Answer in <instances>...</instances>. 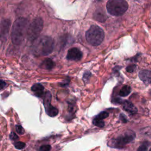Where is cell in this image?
<instances>
[{"mask_svg":"<svg viewBox=\"0 0 151 151\" xmlns=\"http://www.w3.org/2000/svg\"><path fill=\"white\" fill-rule=\"evenodd\" d=\"M54 47V42L51 37L41 36L33 41L31 50L35 55L46 56L52 52Z\"/></svg>","mask_w":151,"mask_h":151,"instance_id":"6da1fadb","label":"cell"},{"mask_svg":"<svg viewBox=\"0 0 151 151\" xmlns=\"http://www.w3.org/2000/svg\"><path fill=\"white\" fill-rule=\"evenodd\" d=\"M28 20L26 18L21 17L17 19L13 24L11 31V40L15 45H19L27 36L28 28Z\"/></svg>","mask_w":151,"mask_h":151,"instance_id":"7a4b0ae2","label":"cell"},{"mask_svg":"<svg viewBox=\"0 0 151 151\" xmlns=\"http://www.w3.org/2000/svg\"><path fill=\"white\" fill-rule=\"evenodd\" d=\"M135 133L132 130H127L120 134L116 137L110 140L108 145L110 147L122 149L130 142L135 138Z\"/></svg>","mask_w":151,"mask_h":151,"instance_id":"3957f363","label":"cell"},{"mask_svg":"<svg viewBox=\"0 0 151 151\" xmlns=\"http://www.w3.org/2000/svg\"><path fill=\"white\" fill-rule=\"evenodd\" d=\"M87 41L93 46L100 45L104 38L103 30L97 25H91L86 32Z\"/></svg>","mask_w":151,"mask_h":151,"instance_id":"277c9868","label":"cell"},{"mask_svg":"<svg viewBox=\"0 0 151 151\" xmlns=\"http://www.w3.org/2000/svg\"><path fill=\"white\" fill-rule=\"evenodd\" d=\"M127 8L128 4L124 0H109L106 4L108 13L116 17L122 15Z\"/></svg>","mask_w":151,"mask_h":151,"instance_id":"5b68a950","label":"cell"},{"mask_svg":"<svg viewBox=\"0 0 151 151\" xmlns=\"http://www.w3.org/2000/svg\"><path fill=\"white\" fill-rule=\"evenodd\" d=\"M43 28V21L40 18H35L28 25L27 37L29 41H34L40 35Z\"/></svg>","mask_w":151,"mask_h":151,"instance_id":"8992f818","label":"cell"},{"mask_svg":"<svg viewBox=\"0 0 151 151\" xmlns=\"http://www.w3.org/2000/svg\"><path fill=\"white\" fill-rule=\"evenodd\" d=\"M11 22L8 19H4L1 24V31H0V39L2 41H5L9 34L10 29Z\"/></svg>","mask_w":151,"mask_h":151,"instance_id":"52a82bcc","label":"cell"},{"mask_svg":"<svg viewBox=\"0 0 151 151\" xmlns=\"http://www.w3.org/2000/svg\"><path fill=\"white\" fill-rule=\"evenodd\" d=\"M83 53L82 52L77 48L74 47L68 50L66 58L68 60L70 61H78L82 58Z\"/></svg>","mask_w":151,"mask_h":151,"instance_id":"ba28073f","label":"cell"},{"mask_svg":"<svg viewBox=\"0 0 151 151\" xmlns=\"http://www.w3.org/2000/svg\"><path fill=\"white\" fill-rule=\"evenodd\" d=\"M140 79L146 85L151 83V71L147 70H142L139 72Z\"/></svg>","mask_w":151,"mask_h":151,"instance_id":"9c48e42d","label":"cell"},{"mask_svg":"<svg viewBox=\"0 0 151 151\" xmlns=\"http://www.w3.org/2000/svg\"><path fill=\"white\" fill-rule=\"evenodd\" d=\"M122 106L123 109L125 111L132 114H134L137 111L136 107L131 102L127 100L123 101L122 103Z\"/></svg>","mask_w":151,"mask_h":151,"instance_id":"30bf717a","label":"cell"},{"mask_svg":"<svg viewBox=\"0 0 151 151\" xmlns=\"http://www.w3.org/2000/svg\"><path fill=\"white\" fill-rule=\"evenodd\" d=\"M93 17L96 20L99 22H104L107 18V16L102 9H97L94 13Z\"/></svg>","mask_w":151,"mask_h":151,"instance_id":"8fae6325","label":"cell"},{"mask_svg":"<svg viewBox=\"0 0 151 151\" xmlns=\"http://www.w3.org/2000/svg\"><path fill=\"white\" fill-rule=\"evenodd\" d=\"M44 87L40 84H36L32 86L31 90L35 93V94L38 97H41L43 94Z\"/></svg>","mask_w":151,"mask_h":151,"instance_id":"7c38bea8","label":"cell"},{"mask_svg":"<svg viewBox=\"0 0 151 151\" xmlns=\"http://www.w3.org/2000/svg\"><path fill=\"white\" fill-rule=\"evenodd\" d=\"M45 111L47 114L51 117H55L58 113V109L56 107L52 106V105H50L48 107H47L45 109Z\"/></svg>","mask_w":151,"mask_h":151,"instance_id":"4fadbf2b","label":"cell"},{"mask_svg":"<svg viewBox=\"0 0 151 151\" xmlns=\"http://www.w3.org/2000/svg\"><path fill=\"white\" fill-rule=\"evenodd\" d=\"M51 94L50 91H47L45 93L44 96V100L43 103L45 107V109L48 107L49 106L51 105Z\"/></svg>","mask_w":151,"mask_h":151,"instance_id":"5bb4252c","label":"cell"},{"mask_svg":"<svg viewBox=\"0 0 151 151\" xmlns=\"http://www.w3.org/2000/svg\"><path fill=\"white\" fill-rule=\"evenodd\" d=\"M42 65V67L45 69L51 70L54 67L55 64H54V61L52 60H51L50 58H46L44 61Z\"/></svg>","mask_w":151,"mask_h":151,"instance_id":"9a60e30c","label":"cell"},{"mask_svg":"<svg viewBox=\"0 0 151 151\" xmlns=\"http://www.w3.org/2000/svg\"><path fill=\"white\" fill-rule=\"evenodd\" d=\"M131 92V87L129 86L126 85L121 88L119 91V95L122 97H125L128 96Z\"/></svg>","mask_w":151,"mask_h":151,"instance_id":"2e32d148","label":"cell"},{"mask_svg":"<svg viewBox=\"0 0 151 151\" xmlns=\"http://www.w3.org/2000/svg\"><path fill=\"white\" fill-rule=\"evenodd\" d=\"M93 123L97 126V127H104V122L103 120H100L96 117H95L94 119H93Z\"/></svg>","mask_w":151,"mask_h":151,"instance_id":"e0dca14e","label":"cell"},{"mask_svg":"<svg viewBox=\"0 0 151 151\" xmlns=\"http://www.w3.org/2000/svg\"><path fill=\"white\" fill-rule=\"evenodd\" d=\"M149 146V142H145L138 147L137 151H147Z\"/></svg>","mask_w":151,"mask_h":151,"instance_id":"ac0fdd59","label":"cell"},{"mask_svg":"<svg viewBox=\"0 0 151 151\" xmlns=\"http://www.w3.org/2000/svg\"><path fill=\"white\" fill-rule=\"evenodd\" d=\"M108 116H109V113L107 111H103L100 112L96 117L100 119V120H103V119L107 118Z\"/></svg>","mask_w":151,"mask_h":151,"instance_id":"d6986e66","label":"cell"},{"mask_svg":"<svg viewBox=\"0 0 151 151\" xmlns=\"http://www.w3.org/2000/svg\"><path fill=\"white\" fill-rule=\"evenodd\" d=\"M14 146L17 149H22L25 146V143L22 142H17L14 143Z\"/></svg>","mask_w":151,"mask_h":151,"instance_id":"ffe728a7","label":"cell"},{"mask_svg":"<svg viewBox=\"0 0 151 151\" xmlns=\"http://www.w3.org/2000/svg\"><path fill=\"white\" fill-rule=\"evenodd\" d=\"M51 146L50 145H44L40 147L39 151H50Z\"/></svg>","mask_w":151,"mask_h":151,"instance_id":"44dd1931","label":"cell"},{"mask_svg":"<svg viewBox=\"0 0 151 151\" xmlns=\"http://www.w3.org/2000/svg\"><path fill=\"white\" fill-rule=\"evenodd\" d=\"M15 129L16 132L19 134H23L24 133V129L21 125H17L15 126Z\"/></svg>","mask_w":151,"mask_h":151,"instance_id":"7402d4cb","label":"cell"},{"mask_svg":"<svg viewBox=\"0 0 151 151\" xmlns=\"http://www.w3.org/2000/svg\"><path fill=\"white\" fill-rule=\"evenodd\" d=\"M136 68V65H129L127 68H126V70L127 72H130V73H132L134 71Z\"/></svg>","mask_w":151,"mask_h":151,"instance_id":"603a6c76","label":"cell"},{"mask_svg":"<svg viewBox=\"0 0 151 151\" xmlns=\"http://www.w3.org/2000/svg\"><path fill=\"white\" fill-rule=\"evenodd\" d=\"M9 137L11 140H17L18 139V136H17V134H16L14 132H11L9 134Z\"/></svg>","mask_w":151,"mask_h":151,"instance_id":"cb8c5ba5","label":"cell"},{"mask_svg":"<svg viewBox=\"0 0 151 151\" xmlns=\"http://www.w3.org/2000/svg\"><path fill=\"white\" fill-rule=\"evenodd\" d=\"M6 86V83L5 81H4L3 80H0V90H2V88H4Z\"/></svg>","mask_w":151,"mask_h":151,"instance_id":"d4e9b609","label":"cell"},{"mask_svg":"<svg viewBox=\"0 0 151 151\" xmlns=\"http://www.w3.org/2000/svg\"><path fill=\"white\" fill-rule=\"evenodd\" d=\"M90 76H91V74H90L89 72H86V73H84V76H83V78H84V79H85V78H86V80H87V79H88V78H89Z\"/></svg>","mask_w":151,"mask_h":151,"instance_id":"484cf974","label":"cell"},{"mask_svg":"<svg viewBox=\"0 0 151 151\" xmlns=\"http://www.w3.org/2000/svg\"><path fill=\"white\" fill-rule=\"evenodd\" d=\"M120 117L121 119L122 120V121H123V122H127V121H126V117H125L123 114H121V115L120 116Z\"/></svg>","mask_w":151,"mask_h":151,"instance_id":"4316f807","label":"cell"},{"mask_svg":"<svg viewBox=\"0 0 151 151\" xmlns=\"http://www.w3.org/2000/svg\"><path fill=\"white\" fill-rule=\"evenodd\" d=\"M149 151H151V148L149 149Z\"/></svg>","mask_w":151,"mask_h":151,"instance_id":"83f0119b","label":"cell"}]
</instances>
